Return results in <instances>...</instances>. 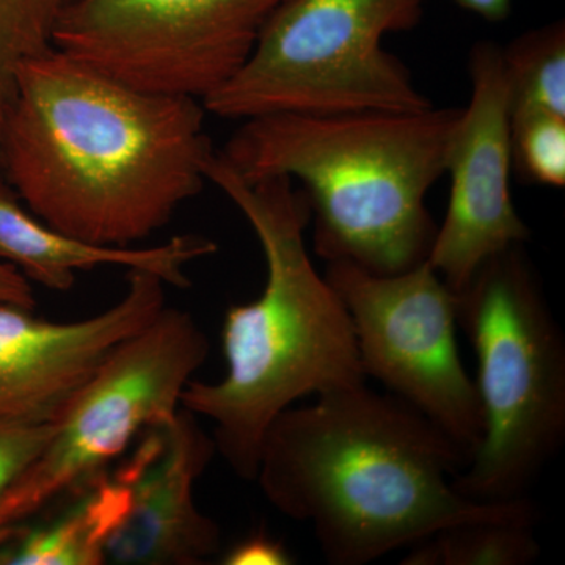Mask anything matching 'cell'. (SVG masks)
<instances>
[{
  "instance_id": "cell-11",
  "label": "cell",
  "mask_w": 565,
  "mask_h": 565,
  "mask_svg": "<svg viewBox=\"0 0 565 565\" xmlns=\"http://www.w3.org/2000/svg\"><path fill=\"white\" fill-rule=\"evenodd\" d=\"M117 303L55 322L0 300V422H55L111 352L166 308V282L128 269Z\"/></svg>"
},
{
  "instance_id": "cell-21",
  "label": "cell",
  "mask_w": 565,
  "mask_h": 565,
  "mask_svg": "<svg viewBox=\"0 0 565 565\" xmlns=\"http://www.w3.org/2000/svg\"><path fill=\"white\" fill-rule=\"evenodd\" d=\"M452 2L487 21L500 22L511 14L514 0H452Z\"/></svg>"
},
{
  "instance_id": "cell-13",
  "label": "cell",
  "mask_w": 565,
  "mask_h": 565,
  "mask_svg": "<svg viewBox=\"0 0 565 565\" xmlns=\"http://www.w3.org/2000/svg\"><path fill=\"white\" fill-rule=\"evenodd\" d=\"M20 196L0 177V263L52 291H68L77 270L122 266L158 275L173 288H191L185 267L218 250L200 234H181L156 247H106L51 228L21 206Z\"/></svg>"
},
{
  "instance_id": "cell-19",
  "label": "cell",
  "mask_w": 565,
  "mask_h": 565,
  "mask_svg": "<svg viewBox=\"0 0 565 565\" xmlns=\"http://www.w3.org/2000/svg\"><path fill=\"white\" fill-rule=\"evenodd\" d=\"M55 422H0V498L35 462L54 434Z\"/></svg>"
},
{
  "instance_id": "cell-8",
  "label": "cell",
  "mask_w": 565,
  "mask_h": 565,
  "mask_svg": "<svg viewBox=\"0 0 565 565\" xmlns=\"http://www.w3.org/2000/svg\"><path fill=\"white\" fill-rule=\"evenodd\" d=\"M285 0H70L52 44L137 90L203 99L232 79Z\"/></svg>"
},
{
  "instance_id": "cell-3",
  "label": "cell",
  "mask_w": 565,
  "mask_h": 565,
  "mask_svg": "<svg viewBox=\"0 0 565 565\" xmlns=\"http://www.w3.org/2000/svg\"><path fill=\"white\" fill-rule=\"evenodd\" d=\"M204 177L250 223L266 259V285L258 299L226 310L222 381L189 382L181 407L210 419L217 455L252 482L264 434L282 411L308 394L362 385L366 375L351 316L308 253L311 211L303 191L288 177L245 182L215 151Z\"/></svg>"
},
{
  "instance_id": "cell-6",
  "label": "cell",
  "mask_w": 565,
  "mask_h": 565,
  "mask_svg": "<svg viewBox=\"0 0 565 565\" xmlns=\"http://www.w3.org/2000/svg\"><path fill=\"white\" fill-rule=\"evenodd\" d=\"M426 2L285 0L247 63L203 107L232 120L429 109L407 66L384 47L390 33L419 24Z\"/></svg>"
},
{
  "instance_id": "cell-15",
  "label": "cell",
  "mask_w": 565,
  "mask_h": 565,
  "mask_svg": "<svg viewBox=\"0 0 565 565\" xmlns=\"http://www.w3.org/2000/svg\"><path fill=\"white\" fill-rule=\"evenodd\" d=\"M537 519L479 520L444 527L411 546L403 565H527L537 561Z\"/></svg>"
},
{
  "instance_id": "cell-20",
  "label": "cell",
  "mask_w": 565,
  "mask_h": 565,
  "mask_svg": "<svg viewBox=\"0 0 565 565\" xmlns=\"http://www.w3.org/2000/svg\"><path fill=\"white\" fill-rule=\"evenodd\" d=\"M225 565H289L294 564L291 553L273 535L259 533L247 535L237 542L222 557Z\"/></svg>"
},
{
  "instance_id": "cell-2",
  "label": "cell",
  "mask_w": 565,
  "mask_h": 565,
  "mask_svg": "<svg viewBox=\"0 0 565 565\" xmlns=\"http://www.w3.org/2000/svg\"><path fill=\"white\" fill-rule=\"evenodd\" d=\"M468 457L397 396L366 384L318 394L267 427L255 481L308 523L327 563L364 565L457 523L537 519L530 498L476 503L452 487Z\"/></svg>"
},
{
  "instance_id": "cell-18",
  "label": "cell",
  "mask_w": 565,
  "mask_h": 565,
  "mask_svg": "<svg viewBox=\"0 0 565 565\" xmlns=\"http://www.w3.org/2000/svg\"><path fill=\"white\" fill-rule=\"evenodd\" d=\"M512 167L525 181L565 184V118L553 115L511 122Z\"/></svg>"
},
{
  "instance_id": "cell-14",
  "label": "cell",
  "mask_w": 565,
  "mask_h": 565,
  "mask_svg": "<svg viewBox=\"0 0 565 565\" xmlns=\"http://www.w3.org/2000/svg\"><path fill=\"white\" fill-rule=\"evenodd\" d=\"M79 492L51 522L14 530L0 544V565L106 564L107 544L128 512V489L103 475Z\"/></svg>"
},
{
  "instance_id": "cell-12",
  "label": "cell",
  "mask_w": 565,
  "mask_h": 565,
  "mask_svg": "<svg viewBox=\"0 0 565 565\" xmlns=\"http://www.w3.org/2000/svg\"><path fill=\"white\" fill-rule=\"evenodd\" d=\"M117 479L129 492L125 519L107 544V563L203 565L222 550V530L195 503L196 481L217 455L199 416L180 407L134 441Z\"/></svg>"
},
{
  "instance_id": "cell-16",
  "label": "cell",
  "mask_w": 565,
  "mask_h": 565,
  "mask_svg": "<svg viewBox=\"0 0 565 565\" xmlns=\"http://www.w3.org/2000/svg\"><path fill=\"white\" fill-rule=\"evenodd\" d=\"M501 54L511 122L539 115L565 118L564 22L519 36Z\"/></svg>"
},
{
  "instance_id": "cell-5",
  "label": "cell",
  "mask_w": 565,
  "mask_h": 565,
  "mask_svg": "<svg viewBox=\"0 0 565 565\" xmlns=\"http://www.w3.org/2000/svg\"><path fill=\"white\" fill-rule=\"evenodd\" d=\"M457 323L478 359L482 435L451 484L476 503L526 498L565 437V341L522 245L457 294Z\"/></svg>"
},
{
  "instance_id": "cell-7",
  "label": "cell",
  "mask_w": 565,
  "mask_h": 565,
  "mask_svg": "<svg viewBox=\"0 0 565 565\" xmlns=\"http://www.w3.org/2000/svg\"><path fill=\"white\" fill-rule=\"evenodd\" d=\"M210 349L195 318L167 305L118 345L73 397L35 462L0 498V544L63 494L103 476L148 426L173 418Z\"/></svg>"
},
{
  "instance_id": "cell-10",
  "label": "cell",
  "mask_w": 565,
  "mask_h": 565,
  "mask_svg": "<svg viewBox=\"0 0 565 565\" xmlns=\"http://www.w3.org/2000/svg\"><path fill=\"white\" fill-rule=\"evenodd\" d=\"M470 79V103L459 109L446 147L448 211L427 256L456 294L482 264L530 237L511 195V110L500 46L476 44Z\"/></svg>"
},
{
  "instance_id": "cell-1",
  "label": "cell",
  "mask_w": 565,
  "mask_h": 565,
  "mask_svg": "<svg viewBox=\"0 0 565 565\" xmlns=\"http://www.w3.org/2000/svg\"><path fill=\"white\" fill-rule=\"evenodd\" d=\"M189 96L137 90L51 47L21 66L2 174L51 228L132 247L203 189L212 145Z\"/></svg>"
},
{
  "instance_id": "cell-9",
  "label": "cell",
  "mask_w": 565,
  "mask_h": 565,
  "mask_svg": "<svg viewBox=\"0 0 565 565\" xmlns=\"http://www.w3.org/2000/svg\"><path fill=\"white\" fill-rule=\"evenodd\" d=\"M326 278L351 316L364 375L422 412L470 459L482 416L457 345V294L427 259L399 274L330 262Z\"/></svg>"
},
{
  "instance_id": "cell-17",
  "label": "cell",
  "mask_w": 565,
  "mask_h": 565,
  "mask_svg": "<svg viewBox=\"0 0 565 565\" xmlns=\"http://www.w3.org/2000/svg\"><path fill=\"white\" fill-rule=\"evenodd\" d=\"M70 0H0V177L3 141L18 95L21 66L50 51L55 22Z\"/></svg>"
},
{
  "instance_id": "cell-4",
  "label": "cell",
  "mask_w": 565,
  "mask_h": 565,
  "mask_svg": "<svg viewBox=\"0 0 565 565\" xmlns=\"http://www.w3.org/2000/svg\"><path fill=\"white\" fill-rule=\"evenodd\" d=\"M459 109L270 114L248 118L218 152L245 182L300 181L316 255L374 274L426 262L435 236L426 207L445 173Z\"/></svg>"
}]
</instances>
